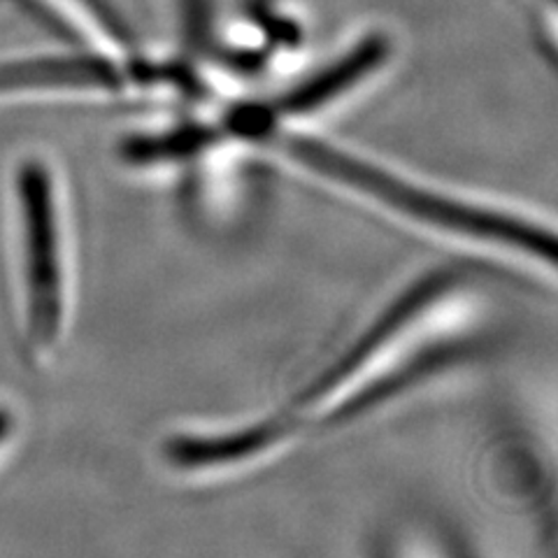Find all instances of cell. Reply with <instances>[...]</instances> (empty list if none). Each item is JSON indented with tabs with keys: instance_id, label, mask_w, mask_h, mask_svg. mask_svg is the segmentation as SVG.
I'll return each mask as SVG.
<instances>
[{
	"instance_id": "6da1fadb",
	"label": "cell",
	"mask_w": 558,
	"mask_h": 558,
	"mask_svg": "<svg viewBox=\"0 0 558 558\" xmlns=\"http://www.w3.org/2000/svg\"><path fill=\"white\" fill-rule=\"evenodd\" d=\"M272 140L279 149L310 170L352 186L359 194L375 198L400 215L438 226V229L451 233L498 242L505 247L554 260V238L545 231H537L535 226H529L526 221L435 196L430 191L416 189L410 182L393 178V174L379 170L377 166L359 161L356 156L328 147L319 140L299 135H275Z\"/></svg>"
},
{
	"instance_id": "7a4b0ae2",
	"label": "cell",
	"mask_w": 558,
	"mask_h": 558,
	"mask_svg": "<svg viewBox=\"0 0 558 558\" xmlns=\"http://www.w3.org/2000/svg\"><path fill=\"white\" fill-rule=\"evenodd\" d=\"M16 194L24 219L28 338L43 349L57 340L63 317L59 223L45 163L35 159L22 163V170L16 172Z\"/></svg>"
},
{
	"instance_id": "3957f363",
	"label": "cell",
	"mask_w": 558,
	"mask_h": 558,
	"mask_svg": "<svg viewBox=\"0 0 558 558\" xmlns=\"http://www.w3.org/2000/svg\"><path fill=\"white\" fill-rule=\"evenodd\" d=\"M447 282L442 277H435L430 282L418 284L416 289H412L408 295H403L384 317L365 333L349 352L333 365V368H328L319 381H314L312 387L301 396V408H307L312 403H317V400L326 398L330 391H333L338 384H342L347 377H352L354 371H359L361 365L373 359L379 349L387 344L400 328H403L414 314L422 310L435 293H438Z\"/></svg>"
},
{
	"instance_id": "277c9868",
	"label": "cell",
	"mask_w": 558,
	"mask_h": 558,
	"mask_svg": "<svg viewBox=\"0 0 558 558\" xmlns=\"http://www.w3.org/2000/svg\"><path fill=\"white\" fill-rule=\"evenodd\" d=\"M387 40L379 38V35L361 43L336 65L326 68L324 73H319L314 80H307L305 84L295 86L293 92L279 98L272 108V117L305 114L314 108H322L324 102L333 100L336 96L347 92L349 86H354L365 73L375 70L381 63V59L387 57Z\"/></svg>"
},
{
	"instance_id": "5b68a950",
	"label": "cell",
	"mask_w": 558,
	"mask_h": 558,
	"mask_svg": "<svg viewBox=\"0 0 558 558\" xmlns=\"http://www.w3.org/2000/svg\"><path fill=\"white\" fill-rule=\"evenodd\" d=\"M114 86L117 70L102 59H40L0 63V92L26 86Z\"/></svg>"
},
{
	"instance_id": "8992f818",
	"label": "cell",
	"mask_w": 558,
	"mask_h": 558,
	"mask_svg": "<svg viewBox=\"0 0 558 558\" xmlns=\"http://www.w3.org/2000/svg\"><path fill=\"white\" fill-rule=\"evenodd\" d=\"M10 426H12V418H10L8 410L0 408V440H3L5 435L10 433Z\"/></svg>"
}]
</instances>
